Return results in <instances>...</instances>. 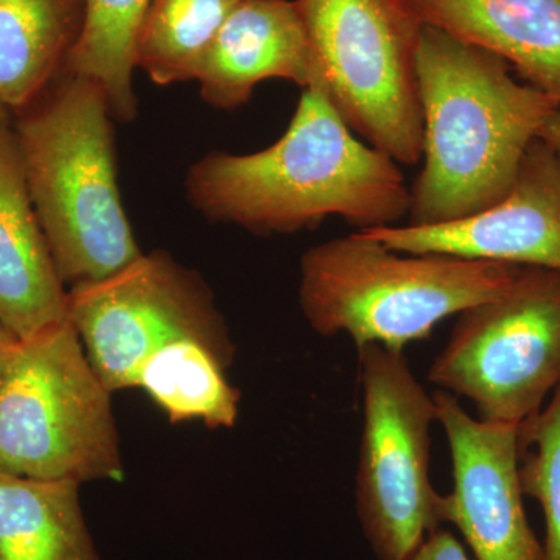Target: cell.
Masks as SVG:
<instances>
[{"mask_svg":"<svg viewBox=\"0 0 560 560\" xmlns=\"http://www.w3.org/2000/svg\"><path fill=\"white\" fill-rule=\"evenodd\" d=\"M187 194L209 219L257 234L312 230L327 217L360 231L397 226L411 198L397 162L353 136L318 72L275 145L202 158Z\"/></svg>","mask_w":560,"mask_h":560,"instance_id":"6da1fadb","label":"cell"},{"mask_svg":"<svg viewBox=\"0 0 560 560\" xmlns=\"http://www.w3.org/2000/svg\"><path fill=\"white\" fill-rule=\"evenodd\" d=\"M499 55L423 24L416 51L423 168L408 226L477 215L503 200L560 103L511 75Z\"/></svg>","mask_w":560,"mask_h":560,"instance_id":"7a4b0ae2","label":"cell"},{"mask_svg":"<svg viewBox=\"0 0 560 560\" xmlns=\"http://www.w3.org/2000/svg\"><path fill=\"white\" fill-rule=\"evenodd\" d=\"M61 73L57 90L13 130L51 257L73 289L116 275L143 253L120 200L105 91Z\"/></svg>","mask_w":560,"mask_h":560,"instance_id":"3957f363","label":"cell"},{"mask_svg":"<svg viewBox=\"0 0 560 560\" xmlns=\"http://www.w3.org/2000/svg\"><path fill=\"white\" fill-rule=\"evenodd\" d=\"M521 265L400 253L363 232L313 246L301 259V311L320 337L346 334L404 350L434 327L499 296Z\"/></svg>","mask_w":560,"mask_h":560,"instance_id":"277c9868","label":"cell"},{"mask_svg":"<svg viewBox=\"0 0 560 560\" xmlns=\"http://www.w3.org/2000/svg\"><path fill=\"white\" fill-rule=\"evenodd\" d=\"M110 394L69 319L20 341L0 371V471L124 481Z\"/></svg>","mask_w":560,"mask_h":560,"instance_id":"5b68a950","label":"cell"},{"mask_svg":"<svg viewBox=\"0 0 560 560\" xmlns=\"http://www.w3.org/2000/svg\"><path fill=\"white\" fill-rule=\"evenodd\" d=\"M316 72L348 127L397 164L422 161L416 51L423 22L408 0H296Z\"/></svg>","mask_w":560,"mask_h":560,"instance_id":"8992f818","label":"cell"},{"mask_svg":"<svg viewBox=\"0 0 560 560\" xmlns=\"http://www.w3.org/2000/svg\"><path fill=\"white\" fill-rule=\"evenodd\" d=\"M357 350L363 404L357 515L375 558L407 560L445 523L444 495L430 480L436 404L404 350L381 345Z\"/></svg>","mask_w":560,"mask_h":560,"instance_id":"52a82bcc","label":"cell"},{"mask_svg":"<svg viewBox=\"0 0 560 560\" xmlns=\"http://www.w3.org/2000/svg\"><path fill=\"white\" fill-rule=\"evenodd\" d=\"M429 381L486 422L537 415L560 385V272L522 267L499 296L460 312Z\"/></svg>","mask_w":560,"mask_h":560,"instance_id":"ba28073f","label":"cell"},{"mask_svg":"<svg viewBox=\"0 0 560 560\" xmlns=\"http://www.w3.org/2000/svg\"><path fill=\"white\" fill-rule=\"evenodd\" d=\"M69 320L110 393L135 388L151 353L173 341H200L226 366L234 361V342L208 285L164 250L70 289Z\"/></svg>","mask_w":560,"mask_h":560,"instance_id":"9c48e42d","label":"cell"},{"mask_svg":"<svg viewBox=\"0 0 560 560\" xmlns=\"http://www.w3.org/2000/svg\"><path fill=\"white\" fill-rule=\"evenodd\" d=\"M433 399L453 467L445 522L459 529L477 560H547L523 506L518 427L471 418L447 390L438 389Z\"/></svg>","mask_w":560,"mask_h":560,"instance_id":"30bf717a","label":"cell"},{"mask_svg":"<svg viewBox=\"0 0 560 560\" xmlns=\"http://www.w3.org/2000/svg\"><path fill=\"white\" fill-rule=\"evenodd\" d=\"M407 254H447L560 272V150L536 138L510 194L477 215L436 226L360 231Z\"/></svg>","mask_w":560,"mask_h":560,"instance_id":"8fae6325","label":"cell"},{"mask_svg":"<svg viewBox=\"0 0 560 560\" xmlns=\"http://www.w3.org/2000/svg\"><path fill=\"white\" fill-rule=\"evenodd\" d=\"M66 319L69 290L36 215L13 127L0 109V323L24 341Z\"/></svg>","mask_w":560,"mask_h":560,"instance_id":"7c38bea8","label":"cell"},{"mask_svg":"<svg viewBox=\"0 0 560 560\" xmlns=\"http://www.w3.org/2000/svg\"><path fill=\"white\" fill-rule=\"evenodd\" d=\"M315 72L296 0H242L213 39L197 81L209 105L235 109L260 81L290 80L305 90Z\"/></svg>","mask_w":560,"mask_h":560,"instance_id":"4fadbf2b","label":"cell"},{"mask_svg":"<svg viewBox=\"0 0 560 560\" xmlns=\"http://www.w3.org/2000/svg\"><path fill=\"white\" fill-rule=\"evenodd\" d=\"M425 25L499 55L560 103V0H408Z\"/></svg>","mask_w":560,"mask_h":560,"instance_id":"5bb4252c","label":"cell"},{"mask_svg":"<svg viewBox=\"0 0 560 560\" xmlns=\"http://www.w3.org/2000/svg\"><path fill=\"white\" fill-rule=\"evenodd\" d=\"M86 0H0V109L32 105L83 32Z\"/></svg>","mask_w":560,"mask_h":560,"instance_id":"9a60e30c","label":"cell"},{"mask_svg":"<svg viewBox=\"0 0 560 560\" xmlns=\"http://www.w3.org/2000/svg\"><path fill=\"white\" fill-rule=\"evenodd\" d=\"M0 560H102L79 482L0 471Z\"/></svg>","mask_w":560,"mask_h":560,"instance_id":"2e32d148","label":"cell"},{"mask_svg":"<svg viewBox=\"0 0 560 560\" xmlns=\"http://www.w3.org/2000/svg\"><path fill=\"white\" fill-rule=\"evenodd\" d=\"M226 368L200 341H173L151 353L135 388L145 390L172 423L200 419L209 429H232L241 393L228 382Z\"/></svg>","mask_w":560,"mask_h":560,"instance_id":"e0dca14e","label":"cell"},{"mask_svg":"<svg viewBox=\"0 0 560 560\" xmlns=\"http://www.w3.org/2000/svg\"><path fill=\"white\" fill-rule=\"evenodd\" d=\"M242 0H150L135 43V66L156 84L197 80L206 54Z\"/></svg>","mask_w":560,"mask_h":560,"instance_id":"ac0fdd59","label":"cell"},{"mask_svg":"<svg viewBox=\"0 0 560 560\" xmlns=\"http://www.w3.org/2000/svg\"><path fill=\"white\" fill-rule=\"evenodd\" d=\"M150 0H86L83 32L62 72L83 77L105 91L110 116L135 119V43Z\"/></svg>","mask_w":560,"mask_h":560,"instance_id":"d6986e66","label":"cell"},{"mask_svg":"<svg viewBox=\"0 0 560 560\" xmlns=\"http://www.w3.org/2000/svg\"><path fill=\"white\" fill-rule=\"evenodd\" d=\"M523 495L537 500L545 515V559L560 560V385L537 415L518 427Z\"/></svg>","mask_w":560,"mask_h":560,"instance_id":"ffe728a7","label":"cell"},{"mask_svg":"<svg viewBox=\"0 0 560 560\" xmlns=\"http://www.w3.org/2000/svg\"><path fill=\"white\" fill-rule=\"evenodd\" d=\"M407 560H470L463 544L447 529L431 533Z\"/></svg>","mask_w":560,"mask_h":560,"instance_id":"44dd1931","label":"cell"},{"mask_svg":"<svg viewBox=\"0 0 560 560\" xmlns=\"http://www.w3.org/2000/svg\"><path fill=\"white\" fill-rule=\"evenodd\" d=\"M539 138L550 143L555 149L560 150V109L556 110L550 119L545 121L539 132Z\"/></svg>","mask_w":560,"mask_h":560,"instance_id":"7402d4cb","label":"cell"},{"mask_svg":"<svg viewBox=\"0 0 560 560\" xmlns=\"http://www.w3.org/2000/svg\"><path fill=\"white\" fill-rule=\"evenodd\" d=\"M20 338L14 337L13 334L2 323H0V371L5 366L11 353L20 345Z\"/></svg>","mask_w":560,"mask_h":560,"instance_id":"603a6c76","label":"cell"}]
</instances>
